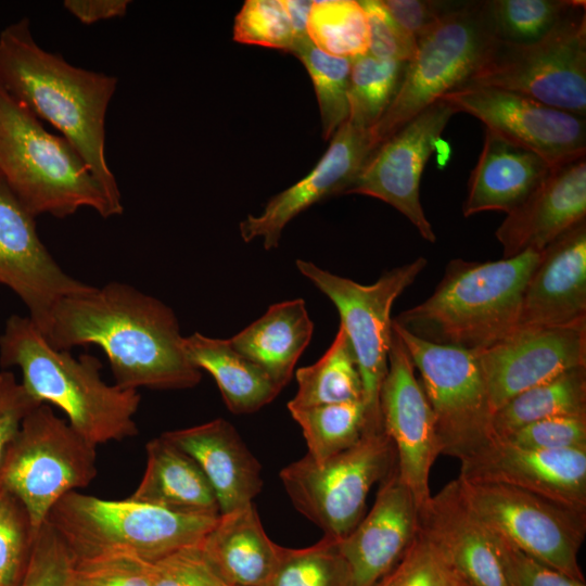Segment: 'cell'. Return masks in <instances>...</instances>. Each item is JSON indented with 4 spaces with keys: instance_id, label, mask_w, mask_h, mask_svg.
<instances>
[{
    "instance_id": "6da1fadb",
    "label": "cell",
    "mask_w": 586,
    "mask_h": 586,
    "mask_svg": "<svg viewBox=\"0 0 586 586\" xmlns=\"http://www.w3.org/2000/svg\"><path fill=\"white\" fill-rule=\"evenodd\" d=\"M41 334L56 349L99 346L122 388L187 390L202 379L186 353L174 310L126 283L64 297Z\"/></svg>"
},
{
    "instance_id": "7a4b0ae2",
    "label": "cell",
    "mask_w": 586,
    "mask_h": 586,
    "mask_svg": "<svg viewBox=\"0 0 586 586\" xmlns=\"http://www.w3.org/2000/svg\"><path fill=\"white\" fill-rule=\"evenodd\" d=\"M0 85L55 127L80 155L120 215L122 195L105 157V116L117 78L72 65L37 44L28 18L0 33Z\"/></svg>"
},
{
    "instance_id": "3957f363",
    "label": "cell",
    "mask_w": 586,
    "mask_h": 586,
    "mask_svg": "<svg viewBox=\"0 0 586 586\" xmlns=\"http://www.w3.org/2000/svg\"><path fill=\"white\" fill-rule=\"evenodd\" d=\"M0 364L18 367L22 384L39 403L53 405L69 425L94 446L138 434L136 390L107 384L102 364L90 355L73 357L50 345L28 317L12 315L0 336Z\"/></svg>"
},
{
    "instance_id": "277c9868",
    "label": "cell",
    "mask_w": 586,
    "mask_h": 586,
    "mask_svg": "<svg viewBox=\"0 0 586 586\" xmlns=\"http://www.w3.org/2000/svg\"><path fill=\"white\" fill-rule=\"evenodd\" d=\"M542 251L484 263L453 259L432 295L393 320L422 340L483 351L517 329Z\"/></svg>"
},
{
    "instance_id": "5b68a950",
    "label": "cell",
    "mask_w": 586,
    "mask_h": 586,
    "mask_svg": "<svg viewBox=\"0 0 586 586\" xmlns=\"http://www.w3.org/2000/svg\"><path fill=\"white\" fill-rule=\"evenodd\" d=\"M0 178L34 216L119 215L80 155L0 85Z\"/></svg>"
},
{
    "instance_id": "8992f818",
    "label": "cell",
    "mask_w": 586,
    "mask_h": 586,
    "mask_svg": "<svg viewBox=\"0 0 586 586\" xmlns=\"http://www.w3.org/2000/svg\"><path fill=\"white\" fill-rule=\"evenodd\" d=\"M218 517L74 491L54 505L47 521L75 559L124 553L154 562L182 548L199 546Z\"/></svg>"
},
{
    "instance_id": "52a82bcc",
    "label": "cell",
    "mask_w": 586,
    "mask_h": 586,
    "mask_svg": "<svg viewBox=\"0 0 586 586\" xmlns=\"http://www.w3.org/2000/svg\"><path fill=\"white\" fill-rule=\"evenodd\" d=\"M95 448L50 405L24 418L0 462V489L22 504L35 534L64 495L93 481Z\"/></svg>"
},
{
    "instance_id": "ba28073f",
    "label": "cell",
    "mask_w": 586,
    "mask_h": 586,
    "mask_svg": "<svg viewBox=\"0 0 586 586\" xmlns=\"http://www.w3.org/2000/svg\"><path fill=\"white\" fill-rule=\"evenodd\" d=\"M494 40L485 1H464L419 38L394 100L370 130L372 152L419 113L463 87Z\"/></svg>"
},
{
    "instance_id": "9c48e42d",
    "label": "cell",
    "mask_w": 586,
    "mask_h": 586,
    "mask_svg": "<svg viewBox=\"0 0 586 586\" xmlns=\"http://www.w3.org/2000/svg\"><path fill=\"white\" fill-rule=\"evenodd\" d=\"M475 86L515 92L586 117V2L581 0L537 42L495 39L463 87Z\"/></svg>"
},
{
    "instance_id": "30bf717a",
    "label": "cell",
    "mask_w": 586,
    "mask_h": 586,
    "mask_svg": "<svg viewBox=\"0 0 586 586\" xmlns=\"http://www.w3.org/2000/svg\"><path fill=\"white\" fill-rule=\"evenodd\" d=\"M395 467V447L385 430H368L355 445L323 462L305 455L279 476L301 514L324 536L343 538L365 515L371 487Z\"/></svg>"
},
{
    "instance_id": "8fae6325",
    "label": "cell",
    "mask_w": 586,
    "mask_h": 586,
    "mask_svg": "<svg viewBox=\"0 0 586 586\" xmlns=\"http://www.w3.org/2000/svg\"><path fill=\"white\" fill-rule=\"evenodd\" d=\"M426 265L428 260L420 256L387 270L374 283L361 284L313 262L296 260L298 271L328 296L339 311L340 326L349 340L361 378L367 430L384 429L380 393L388 369L393 304Z\"/></svg>"
},
{
    "instance_id": "7c38bea8",
    "label": "cell",
    "mask_w": 586,
    "mask_h": 586,
    "mask_svg": "<svg viewBox=\"0 0 586 586\" xmlns=\"http://www.w3.org/2000/svg\"><path fill=\"white\" fill-rule=\"evenodd\" d=\"M430 404L441 455L463 461L495 440L477 352L422 340L392 321Z\"/></svg>"
},
{
    "instance_id": "4fadbf2b",
    "label": "cell",
    "mask_w": 586,
    "mask_h": 586,
    "mask_svg": "<svg viewBox=\"0 0 586 586\" xmlns=\"http://www.w3.org/2000/svg\"><path fill=\"white\" fill-rule=\"evenodd\" d=\"M456 480L467 507L486 531L585 582L578 552L586 536V511L501 483Z\"/></svg>"
},
{
    "instance_id": "5bb4252c",
    "label": "cell",
    "mask_w": 586,
    "mask_h": 586,
    "mask_svg": "<svg viewBox=\"0 0 586 586\" xmlns=\"http://www.w3.org/2000/svg\"><path fill=\"white\" fill-rule=\"evenodd\" d=\"M457 111L441 99L382 142L368 157L345 194L379 199L402 213L431 243L435 232L420 202V180L443 130Z\"/></svg>"
},
{
    "instance_id": "9a60e30c",
    "label": "cell",
    "mask_w": 586,
    "mask_h": 586,
    "mask_svg": "<svg viewBox=\"0 0 586 586\" xmlns=\"http://www.w3.org/2000/svg\"><path fill=\"white\" fill-rule=\"evenodd\" d=\"M485 129L524 146L552 167L586 155V118L532 98L491 87H463L445 97Z\"/></svg>"
},
{
    "instance_id": "2e32d148",
    "label": "cell",
    "mask_w": 586,
    "mask_h": 586,
    "mask_svg": "<svg viewBox=\"0 0 586 586\" xmlns=\"http://www.w3.org/2000/svg\"><path fill=\"white\" fill-rule=\"evenodd\" d=\"M477 356L494 413L515 395L586 367V322L518 328Z\"/></svg>"
},
{
    "instance_id": "e0dca14e",
    "label": "cell",
    "mask_w": 586,
    "mask_h": 586,
    "mask_svg": "<svg viewBox=\"0 0 586 586\" xmlns=\"http://www.w3.org/2000/svg\"><path fill=\"white\" fill-rule=\"evenodd\" d=\"M380 408L384 430L395 447L398 476L420 508L431 496L430 471L441 450L430 404L394 330Z\"/></svg>"
},
{
    "instance_id": "ac0fdd59",
    "label": "cell",
    "mask_w": 586,
    "mask_h": 586,
    "mask_svg": "<svg viewBox=\"0 0 586 586\" xmlns=\"http://www.w3.org/2000/svg\"><path fill=\"white\" fill-rule=\"evenodd\" d=\"M0 283L20 296L40 332L61 300L92 288L62 270L39 239L35 217L1 178Z\"/></svg>"
},
{
    "instance_id": "d6986e66",
    "label": "cell",
    "mask_w": 586,
    "mask_h": 586,
    "mask_svg": "<svg viewBox=\"0 0 586 586\" xmlns=\"http://www.w3.org/2000/svg\"><path fill=\"white\" fill-rule=\"evenodd\" d=\"M371 153L370 130L346 120L306 177L270 199L259 215L240 222L243 241L262 238L265 250L278 247L284 227L300 213L328 196L345 194Z\"/></svg>"
},
{
    "instance_id": "ffe728a7",
    "label": "cell",
    "mask_w": 586,
    "mask_h": 586,
    "mask_svg": "<svg viewBox=\"0 0 586 586\" xmlns=\"http://www.w3.org/2000/svg\"><path fill=\"white\" fill-rule=\"evenodd\" d=\"M459 477L510 485L586 511V447L533 450L496 440L460 461Z\"/></svg>"
},
{
    "instance_id": "44dd1931",
    "label": "cell",
    "mask_w": 586,
    "mask_h": 586,
    "mask_svg": "<svg viewBox=\"0 0 586 586\" xmlns=\"http://www.w3.org/2000/svg\"><path fill=\"white\" fill-rule=\"evenodd\" d=\"M417 501L396 467L380 482L370 511L339 538L354 586H373L403 558L419 531Z\"/></svg>"
},
{
    "instance_id": "7402d4cb",
    "label": "cell",
    "mask_w": 586,
    "mask_h": 586,
    "mask_svg": "<svg viewBox=\"0 0 586 586\" xmlns=\"http://www.w3.org/2000/svg\"><path fill=\"white\" fill-rule=\"evenodd\" d=\"M586 220L585 156L553 166L540 184L513 212L495 235L504 258L542 251Z\"/></svg>"
},
{
    "instance_id": "603a6c76",
    "label": "cell",
    "mask_w": 586,
    "mask_h": 586,
    "mask_svg": "<svg viewBox=\"0 0 586 586\" xmlns=\"http://www.w3.org/2000/svg\"><path fill=\"white\" fill-rule=\"evenodd\" d=\"M586 322V220L542 251L522 296L518 328Z\"/></svg>"
},
{
    "instance_id": "cb8c5ba5",
    "label": "cell",
    "mask_w": 586,
    "mask_h": 586,
    "mask_svg": "<svg viewBox=\"0 0 586 586\" xmlns=\"http://www.w3.org/2000/svg\"><path fill=\"white\" fill-rule=\"evenodd\" d=\"M419 532L468 586H507L489 533L467 507L457 480L419 508Z\"/></svg>"
},
{
    "instance_id": "d4e9b609",
    "label": "cell",
    "mask_w": 586,
    "mask_h": 586,
    "mask_svg": "<svg viewBox=\"0 0 586 586\" xmlns=\"http://www.w3.org/2000/svg\"><path fill=\"white\" fill-rule=\"evenodd\" d=\"M161 435L199 464L216 495L220 513L252 505L260 493L262 466L229 421L218 418Z\"/></svg>"
},
{
    "instance_id": "484cf974",
    "label": "cell",
    "mask_w": 586,
    "mask_h": 586,
    "mask_svg": "<svg viewBox=\"0 0 586 586\" xmlns=\"http://www.w3.org/2000/svg\"><path fill=\"white\" fill-rule=\"evenodd\" d=\"M552 166L535 152L485 129L484 144L468 181L464 217L519 207Z\"/></svg>"
},
{
    "instance_id": "4316f807",
    "label": "cell",
    "mask_w": 586,
    "mask_h": 586,
    "mask_svg": "<svg viewBox=\"0 0 586 586\" xmlns=\"http://www.w3.org/2000/svg\"><path fill=\"white\" fill-rule=\"evenodd\" d=\"M199 548L228 586H265L282 546L268 537L252 504L220 513Z\"/></svg>"
},
{
    "instance_id": "83f0119b",
    "label": "cell",
    "mask_w": 586,
    "mask_h": 586,
    "mask_svg": "<svg viewBox=\"0 0 586 586\" xmlns=\"http://www.w3.org/2000/svg\"><path fill=\"white\" fill-rule=\"evenodd\" d=\"M145 450V470L129 499L181 513L220 514L208 480L188 454L162 435Z\"/></svg>"
},
{
    "instance_id": "f1b7e54d",
    "label": "cell",
    "mask_w": 586,
    "mask_h": 586,
    "mask_svg": "<svg viewBox=\"0 0 586 586\" xmlns=\"http://www.w3.org/2000/svg\"><path fill=\"white\" fill-rule=\"evenodd\" d=\"M314 322L303 298L271 305L250 326L229 339L231 346L259 366L283 388L309 344Z\"/></svg>"
},
{
    "instance_id": "f546056e",
    "label": "cell",
    "mask_w": 586,
    "mask_h": 586,
    "mask_svg": "<svg viewBox=\"0 0 586 586\" xmlns=\"http://www.w3.org/2000/svg\"><path fill=\"white\" fill-rule=\"evenodd\" d=\"M184 349L194 366L214 378L227 408L235 415L259 410L282 390L259 366L237 352L229 339L194 332L184 336Z\"/></svg>"
},
{
    "instance_id": "4dcf8cb0",
    "label": "cell",
    "mask_w": 586,
    "mask_h": 586,
    "mask_svg": "<svg viewBox=\"0 0 586 586\" xmlns=\"http://www.w3.org/2000/svg\"><path fill=\"white\" fill-rule=\"evenodd\" d=\"M586 415V367L571 369L508 400L493 413L495 440L546 418Z\"/></svg>"
},
{
    "instance_id": "1f68e13d",
    "label": "cell",
    "mask_w": 586,
    "mask_h": 586,
    "mask_svg": "<svg viewBox=\"0 0 586 586\" xmlns=\"http://www.w3.org/2000/svg\"><path fill=\"white\" fill-rule=\"evenodd\" d=\"M297 392L289 408L362 400V383L349 340L340 326L330 347L315 364L295 371Z\"/></svg>"
},
{
    "instance_id": "d6a6232c",
    "label": "cell",
    "mask_w": 586,
    "mask_h": 586,
    "mask_svg": "<svg viewBox=\"0 0 586 586\" xmlns=\"http://www.w3.org/2000/svg\"><path fill=\"white\" fill-rule=\"evenodd\" d=\"M289 411L302 430L307 455L318 463L355 445L367 430L362 400L289 408Z\"/></svg>"
},
{
    "instance_id": "836d02e7",
    "label": "cell",
    "mask_w": 586,
    "mask_h": 586,
    "mask_svg": "<svg viewBox=\"0 0 586 586\" xmlns=\"http://www.w3.org/2000/svg\"><path fill=\"white\" fill-rule=\"evenodd\" d=\"M406 66V62L378 59L369 53L353 59L347 120L371 130L394 100Z\"/></svg>"
},
{
    "instance_id": "e575fe53",
    "label": "cell",
    "mask_w": 586,
    "mask_h": 586,
    "mask_svg": "<svg viewBox=\"0 0 586 586\" xmlns=\"http://www.w3.org/2000/svg\"><path fill=\"white\" fill-rule=\"evenodd\" d=\"M307 36L315 47L333 56L353 60L368 53V22L360 1H313Z\"/></svg>"
},
{
    "instance_id": "d590c367",
    "label": "cell",
    "mask_w": 586,
    "mask_h": 586,
    "mask_svg": "<svg viewBox=\"0 0 586 586\" xmlns=\"http://www.w3.org/2000/svg\"><path fill=\"white\" fill-rule=\"evenodd\" d=\"M265 586H354L339 538L323 536L305 548L282 547Z\"/></svg>"
},
{
    "instance_id": "8d00e7d4",
    "label": "cell",
    "mask_w": 586,
    "mask_h": 586,
    "mask_svg": "<svg viewBox=\"0 0 586 586\" xmlns=\"http://www.w3.org/2000/svg\"><path fill=\"white\" fill-rule=\"evenodd\" d=\"M581 0H486L496 40L531 44L547 36Z\"/></svg>"
},
{
    "instance_id": "74e56055",
    "label": "cell",
    "mask_w": 586,
    "mask_h": 586,
    "mask_svg": "<svg viewBox=\"0 0 586 586\" xmlns=\"http://www.w3.org/2000/svg\"><path fill=\"white\" fill-rule=\"evenodd\" d=\"M291 52L301 60L313 80L322 135L328 140L348 118L347 91L353 60L327 54L309 38L296 42Z\"/></svg>"
},
{
    "instance_id": "f35d334b",
    "label": "cell",
    "mask_w": 586,
    "mask_h": 586,
    "mask_svg": "<svg viewBox=\"0 0 586 586\" xmlns=\"http://www.w3.org/2000/svg\"><path fill=\"white\" fill-rule=\"evenodd\" d=\"M233 39L291 52L295 39L282 0H247L233 25Z\"/></svg>"
},
{
    "instance_id": "ab89813d",
    "label": "cell",
    "mask_w": 586,
    "mask_h": 586,
    "mask_svg": "<svg viewBox=\"0 0 586 586\" xmlns=\"http://www.w3.org/2000/svg\"><path fill=\"white\" fill-rule=\"evenodd\" d=\"M35 533L22 504L0 489V586H17Z\"/></svg>"
},
{
    "instance_id": "60d3db41",
    "label": "cell",
    "mask_w": 586,
    "mask_h": 586,
    "mask_svg": "<svg viewBox=\"0 0 586 586\" xmlns=\"http://www.w3.org/2000/svg\"><path fill=\"white\" fill-rule=\"evenodd\" d=\"M374 586H459L441 552L419 531L398 563Z\"/></svg>"
},
{
    "instance_id": "b9f144b4",
    "label": "cell",
    "mask_w": 586,
    "mask_h": 586,
    "mask_svg": "<svg viewBox=\"0 0 586 586\" xmlns=\"http://www.w3.org/2000/svg\"><path fill=\"white\" fill-rule=\"evenodd\" d=\"M69 586H152V562L124 553L74 558Z\"/></svg>"
},
{
    "instance_id": "7bdbcfd3",
    "label": "cell",
    "mask_w": 586,
    "mask_h": 586,
    "mask_svg": "<svg viewBox=\"0 0 586 586\" xmlns=\"http://www.w3.org/2000/svg\"><path fill=\"white\" fill-rule=\"evenodd\" d=\"M73 555L47 521L34 536L30 553L17 586H69Z\"/></svg>"
},
{
    "instance_id": "ee69618b",
    "label": "cell",
    "mask_w": 586,
    "mask_h": 586,
    "mask_svg": "<svg viewBox=\"0 0 586 586\" xmlns=\"http://www.w3.org/2000/svg\"><path fill=\"white\" fill-rule=\"evenodd\" d=\"M533 450H564L586 447V415L557 416L532 422L505 440Z\"/></svg>"
},
{
    "instance_id": "f6af8a7d",
    "label": "cell",
    "mask_w": 586,
    "mask_h": 586,
    "mask_svg": "<svg viewBox=\"0 0 586 586\" xmlns=\"http://www.w3.org/2000/svg\"><path fill=\"white\" fill-rule=\"evenodd\" d=\"M489 535L507 586H586V582L547 565L492 533Z\"/></svg>"
},
{
    "instance_id": "bcb514c9",
    "label": "cell",
    "mask_w": 586,
    "mask_h": 586,
    "mask_svg": "<svg viewBox=\"0 0 586 586\" xmlns=\"http://www.w3.org/2000/svg\"><path fill=\"white\" fill-rule=\"evenodd\" d=\"M368 22V53L383 60L408 63L417 50V40L404 30L381 0L360 1Z\"/></svg>"
},
{
    "instance_id": "7dc6e473",
    "label": "cell",
    "mask_w": 586,
    "mask_h": 586,
    "mask_svg": "<svg viewBox=\"0 0 586 586\" xmlns=\"http://www.w3.org/2000/svg\"><path fill=\"white\" fill-rule=\"evenodd\" d=\"M152 586H228L199 546L177 550L152 562Z\"/></svg>"
},
{
    "instance_id": "c3c4849f",
    "label": "cell",
    "mask_w": 586,
    "mask_h": 586,
    "mask_svg": "<svg viewBox=\"0 0 586 586\" xmlns=\"http://www.w3.org/2000/svg\"><path fill=\"white\" fill-rule=\"evenodd\" d=\"M382 3L397 24L418 40L464 1L383 0Z\"/></svg>"
},
{
    "instance_id": "681fc988",
    "label": "cell",
    "mask_w": 586,
    "mask_h": 586,
    "mask_svg": "<svg viewBox=\"0 0 586 586\" xmlns=\"http://www.w3.org/2000/svg\"><path fill=\"white\" fill-rule=\"evenodd\" d=\"M37 402L10 371H0V462L24 418Z\"/></svg>"
},
{
    "instance_id": "f907efd6",
    "label": "cell",
    "mask_w": 586,
    "mask_h": 586,
    "mask_svg": "<svg viewBox=\"0 0 586 586\" xmlns=\"http://www.w3.org/2000/svg\"><path fill=\"white\" fill-rule=\"evenodd\" d=\"M129 0H65L64 9L81 24L122 17L127 13Z\"/></svg>"
},
{
    "instance_id": "816d5d0a",
    "label": "cell",
    "mask_w": 586,
    "mask_h": 586,
    "mask_svg": "<svg viewBox=\"0 0 586 586\" xmlns=\"http://www.w3.org/2000/svg\"><path fill=\"white\" fill-rule=\"evenodd\" d=\"M284 9L288 13L295 42L308 38L307 21L311 9L313 1L304 0H282Z\"/></svg>"
},
{
    "instance_id": "f5cc1de1",
    "label": "cell",
    "mask_w": 586,
    "mask_h": 586,
    "mask_svg": "<svg viewBox=\"0 0 586 586\" xmlns=\"http://www.w3.org/2000/svg\"><path fill=\"white\" fill-rule=\"evenodd\" d=\"M459 586H468L459 581Z\"/></svg>"
},
{
    "instance_id": "db71d44e",
    "label": "cell",
    "mask_w": 586,
    "mask_h": 586,
    "mask_svg": "<svg viewBox=\"0 0 586 586\" xmlns=\"http://www.w3.org/2000/svg\"><path fill=\"white\" fill-rule=\"evenodd\" d=\"M374 586V585H373Z\"/></svg>"
}]
</instances>
